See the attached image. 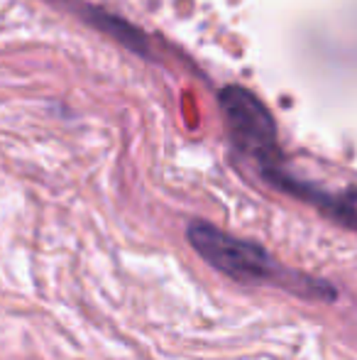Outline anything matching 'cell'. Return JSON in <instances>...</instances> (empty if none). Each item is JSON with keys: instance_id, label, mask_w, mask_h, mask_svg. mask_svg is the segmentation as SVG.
I'll return each instance as SVG.
<instances>
[{"instance_id": "6da1fadb", "label": "cell", "mask_w": 357, "mask_h": 360, "mask_svg": "<svg viewBox=\"0 0 357 360\" xmlns=\"http://www.w3.org/2000/svg\"><path fill=\"white\" fill-rule=\"evenodd\" d=\"M189 243L208 265L238 282H260L274 272V262L264 248L252 240L233 238L208 223H191Z\"/></svg>"}, {"instance_id": "7a4b0ae2", "label": "cell", "mask_w": 357, "mask_h": 360, "mask_svg": "<svg viewBox=\"0 0 357 360\" xmlns=\"http://www.w3.org/2000/svg\"><path fill=\"white\" fill-rule=\"evenodd\" d=\"M225 118H228L230 133L233 140L238 143L240 150H245L250 157L264 167L269 176L276 172V133H274V120H271L269 110L255 98L250 91L240 89V86H228L220 96Z\"/></svg>"}]
</instances>
